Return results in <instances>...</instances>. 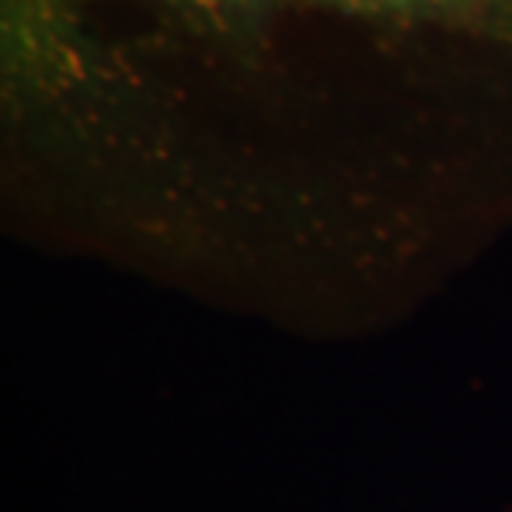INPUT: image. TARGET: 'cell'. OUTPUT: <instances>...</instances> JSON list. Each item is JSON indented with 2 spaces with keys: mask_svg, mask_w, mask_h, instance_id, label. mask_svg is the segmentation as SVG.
<instances>
[{
  "mask_svg": "<svg viewBox=\"0 0 512 512\" xmlns=\"http://www.w3.org/2000/svg\"><path fill=\"white\" fill-rule=\"evenodd\" d=\"M17 147L120 183L512 167V0H4Z\"/></svg>",
  "mask_w": 512,
  "mask_h": 512,
  "instance_id": "cell-1",
  "label": "cell"
}]
</instances>
